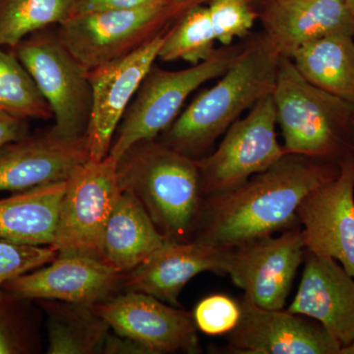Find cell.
I'll list each match as a JSON object with an SVG mask.
<instances>
[{"label":"cell","instance_id":"cell-1","mask_svg":"<svg viewBox=\"0 0 354 354\" xmlns=\"http://www.w3.org/2000/svg\"><path fill=\"white\" fill-rule=\"evenodd\" d=\"M339 164L286 153L239 187L205 198L194 239L234 249L299 225L300 205L339 174Z\"/></svg>","mask_w":354,"mask_h":354},{"label":"cell","instance_id":"cell-2","mask_svg":"<svg viewBox=\"0 0 354 354\" xmlns=\"http://www.w3.org/2000/svg\"><path fill=\"white\" fill-rule=\"evenodd\" d=\"M279 59L264 34L245 44L220 80L191 102L160 141L193 160L201 158L242 113L272 95Z\"/></svg>","mask_w":354,"mask_h":354},{"label":"cell","instance_id":"cell-3","mask_svg":"<svg viewBox=\"0 0 354 354\" xmlns=\"http://www.w3.org/2000/svg\"><path fill=\"white\" fill-rule=\"evenodd\" d=\"M116 172L120 190L139 200L165 239H194L205 199L196 160L142 140L118 158Z\"/></svg>","mask_w":354,"mask_h":354},{"label":"cell","instance_id":"cell-4","mask_svg":"<svg viewBox=\"0 0 354 354\" xmlns=\"http://www.w3.org/2000/svg\"><path fill=\"white\" fill-rule=\"evenodd\" d=\"M286 153L339 162L354 152V104L308 82L281 57L272 93Z\"/></svg>","mask_w":354,"mask_h":354},{"label":"cell","instance_id":"cell-5","mask_svg":"<svg viewBox=\"0 0 354 354\" xmlns=\"http://www.w3.org/2000/svg\"><path fill=\"white\" fill-rule=\"evenodd\" d=\"M244 46H225L201 64L177 71L153 64L125 111L109 155L118 160L133 144L157 139L176 120L188 97L203 84L223 75Z\"/></svg>","mask_w":354,"mask_h":354},{"label":"cell","instance_id":"cell-6","mask_svg":"<svg viewBox=\"0 0 354 354\" xmlns=\"http://www.w3.org/2000/svg\"><path fill=\"white\" fill-rule=\"evenodd\" d=\"M50 28V27H48ZM48 28L32 32L10 50L28 70L53 111L55 134L81 138L92 109L88 71Z\"/></svg>","mask_w":354,"mask_h":354},{"label":"cell","instance_id":"cell-7","mask_svg":"<svg viewBox=\"0 0 354 354\" xmlns=\"http://www.w3.org/2000/svg\"><path fill=\"white\" fill-rule=\"evenodd\" d=\"M116 164L111 155L102 160H88L67 179L51 245L58 255L101 260L104 230L121 193Z\"/></svg>","mask_w":354,"mask_h":354},{"label":"cell","instance_id":"cell-8","mask_svg":"<svg viewBox=\"0 0 354 354\" xmlns=\"http://www.w3.org/2000/svg\"><path fill=\"white\" fill-rule=\"evenodd\" d=\"M276 125V109L269 95L228 127L215 152L196 160L205 198L239 187L286 155Z\"/></svg>","mask_w":354,"mask_h":354},{"label":"cell","instance_id":"cell-9","mask_svg":"<svg viewBox=\"0 0 354 354\" xmlns=\"http://www.w3.org/2000/svg\"><path fill=\"white\" fill-rule=\"evenodd\" d=\"M169 4L73 15L57 28L65 48L90 71L125 57L162 34Z\"/></svg>","mask_w":354,"mask_h":354},{"label":"cell","instance_id":"cell-10","mask_svg":"<svg viewBox=\"0 0 354 354\" xmlns=\"http://www.w3.org/2000/svg\"><path fill=\"white\" fill-rule=\"evenodd\" d=\"M301 227L232 249L227 274L249 301L265 309H283L299 266L304 262Z\"/></svg>","mask_w":354,"mask_h":354},{"label":"cell","instance_id":"cell-11","mask_svg":"<svg viewBox=\"0 0 354 354\" xmlns=\"http://www.w3.org/2000/svg\"><path fill=\"white\" fill-rule=\"evenodd\" d=\"M165 34L125 57L88 71L92 109L85 137L91 160H102L109 155L125 111L158 59Z\"/></svg>","mask_w":354,"mask_h":354},{"label":"cell","instance_id":"cell-12","mask_svg":"<svg viewBox=\"0 0 354 354\" xmlns=\"http://www.w3.org/2000/svg\"><path fill=\"white\" fill-rule=\"evenodd\" d=\"M94 307L115 334L140 342L152 354L201 351L192 314L152 295L127 291Z\"/></svg>","mask_w":354,"mask_h":354},{"label":"cell","instance_id":"cell-13","mask_svg":"<svg viewBox=\"0 0 354 354\" xmlns=\"http://www.w3.org/2000/svg\"><path fill=\"white\" fill-rule=\"evenodd\" d=\"M297 216L305 249L337 261L354 278V152L335 178L305 198Z\"/></svg>","mask_w":354,"mask_h":354},{"label":"cell","instance_id":"cell-14","mask_svg":"<svg viewBox=\"0 0 354 354\" xmlns=\"http://www.w3.org/2000/svg\"><path fill=\"white\" fill-rule=\"evenodd\" d=\"M239 325L228 334L227 353L339 354L342 344L320 323L288 310L265 309L241 301Z\"/></svg>","mask_w":354,"mask_h":354},{"label":"cell","instance_id":"cell-15","mask_svg":"<svg viewBox=\"0 0 354 354\" xmlns=\"http://www.w3.org/2000/svg\"><path fill=\"white\" fill-rule=\"evenodd\" d=\"M124 274L95 258L58 255L43 269L6 281L2 288L25 300L95 305L118 295Z\"/></svg>","mask_w":354,"mask_h":354},{"label":"cell","instance_id":"cell-16","mask_svg":"<svg viewBox=\"0 0 354 354\" xmlns=\"http://www.w3.org/2000/svg\"><path fill=\"white\" fill-rule=\"evenodd\" d=\"M88 160L85 136L64 138L51 129L29 133L0 147V191L16 193L62 183Z\"/></svg>","mask_w":354,"mask_h":354},{"label":"cell","instance_id":"cell-17","mask_svg":"<svg viewBox=\"0 0 354 354\" xmlns=\"http://www.w3.org/2000/svg\"><path fill=\"white\" fill-rule=\"evenodd\" d=\"M232 250L196 239L186 242L165 239L144 262L125 272L123 288L179 307L181 291L195 276L205 272L227 274Z\"/></svg>","mask_w":354,"mask_h":354},{"label":"cell","instance_id":"cell-18","mask_svg":"<svg viewBox=\"0 0 354 354\" xmlns=\"http://www.w3.org/2000/svg\"><path fill=\"white\" fill-rule=\"evenodd\" d=\"M304 270L291 313L314 319L342 344L354 342V278L337 261L305 249Z\"/></svg>","mask_w":354,"mask_h":354},{"label":"cell","instance_id":"cell-19","mask_svg":"<svg viewBox=\"0 0 354 354\" xmlns=\"http://www.w3.org/2000/svg\"><path fill=\"white\" fill-rule=\"evenodd\" d=\"M265 38L281 57L335 32L354 35L346 0H269L260 15Z\"/></svg>","mask_w":354,"mask_h":354},{"label":"cell","instance_id":"cell-20","mask_svg":"<svg viewBox=\"0 0 354 354\" xmlns=\"http://www.w3.org/2000/svg\"><path fill=\"white\" fill-rule=\"evenodd\" d=\"M165 241V237L139 200L131 193L121 191L104 230L102 262L125 274L144 262Z\"/></svg>","mask_w":354,"mask_h":354},{"label":"cell","instance_id":"cell-21","mask_svg":"<svg viewBox=\"0 0 354 354\" xmlns=\"http://www.w3.org/2000/svg\"><path fill=\"white\" fill-rule=\"evenodd\" d=\"M65 189L66 180L0 200V239L25 245H53Z\"/></svg>","mask_w":354,"mask_h":354},{"label":"cell","instance_id":"cell-22","mask_svg":"<svg viewBox=\"0 0 354 354\" xmlns=\"http://www.w3.org/2000/svg\"><path fill=\"white\" fill-rule=\"evenodd\" d=\"M354 35L335 32L305 44L291 57L316 87L354 104Z\"/></svg>","mask_w":354,"mask_h":354},{"label":"cell","instance_id":"cell-23","mask_svg":"<svg viewBox=\"0 0 354 354\" xmlns=\"http://www.w3.org/2000/svg\"><path fill=\"white\" fill-rule=\"evenodd\" d=\"M48 314V354L102 353L111 327L94 305L41 300Z\"/></svg>","mask_w":354,"mask_h":354},{"label":"cell","instance_id":"cell-24","mask_svg":"<svg viewBox=\"0 0 354 354\" xmlns=\"http://www.w3.org/2000/svg\"><path fill=\"white\" fill-rule=\"evenodd\" d=\"M76 0H0V48L12 50L32 32L73 15Z\"/></svg>","mask_w":354,"mask_h":354},{"label":"cell","instance_id":"cell-25","mask_svg":"<svg viewBox=\"0 0 354 354\" xmlns=\"http://www.w3.org/2000/svg\"><path fill=\"white\" fill-rule=\"evenodd\" d=\"M0 111L22 120H50L53 111L12 51L0 48Z\"/></svg>","mask_w":354,"mask_h":354},{"label":"cell","instance_id":"cell-26","mask_svg":"<svg viewBox=\"0 0 354 354\" xmlns=\"http://www.w3.org/2000/svg\"><path fill=\"white\" fill-rule=\"evenodd\" d=\"M216 41L208 7L194 6L171 31L165 32L158 58L167 62L183 60L199 64L216 53Z\"/></svg>","mask_w":354,"mask_h":354},{"label":"cell","instance_id":"cell-27","mask_svg":"<svg viewBox=\"0 0 354 354\" xmlns=\"http://www.w3.org/2000/svg\"><path fill=\"white\" fill-rule=\"evenodd\" d=\"M25 301L0 288V354L36 351L34 332L23 304Z\"/></svg>","mask_w":354,"mask_h":354},{"label":"cell","instance_id":"cell-28","mask_svg":"<svg viewBox=\"0 0 354 354\" xmlns=\"http://www.w3.org/2000/svg\"><path fill=\"white\" fill-rule=\"evenodd\" d=\"M208 9L216 41L225 46L248 35L258 17L249 0H209Z\"/></svg>","mask_w":354,"mask_h":354},{"label":"cell","instance_id":"cell-29","mask_svg":"<svg viewBox=\"0 0 354 354\" xmlns=\"http://www.w3.org/2000/svg\"><path fill=\"white\" fill-rule=\"evenodd\" d=\"M57 256L53 246L25 245L0 239V288L16 277L53 262Z\"/></svg>","mask_w":354,"mask_h":354},{"label":"cell","instance_id":"cell-30","mask_svg":"<svg viewBox=\"0 0 354 354\" xmlns=\"http://www.w3.org/2000/svg\"><path fill=\"white\" fill-rule=\"evenodd\" d=\"M197 329L208 335H228L241 320V304L225 295L202 299L193 312Z\"/></svg>","mask_w":354,"mask_h":354},{"label":"cell","instance_id":"cell-31","mask_svg":"<svg viewBox=\"0 0 354 354\" xmlns=\"http://www.w3.org/2000/svg\"><path fill=\"white\" fill-rule=\"evenodd\" d=\"M169 3V0H76L73 15L102 10H115V9H134Z\"/></svg>","mask_w":354,"mask_h":354},{"label":"cell","instance_id":"cell-32","mask_svg":"<svg viewBox=\"0 0 354 354\" xmlns=\"http://www.w3.org/2000/svg\"><path fill=\"white\" fill-rule=\"evenodd\" d=\"M28 120L0 111V147L29 134Z\"/></svg>","mask_w":354,"mask_h":354},{"label":"cell","instance_id":"cell-33","mask_svg":"<svg viewBox=\"0 0 354 354\" xmlns=\"http://www.w3.org/2000/svg\"><path fill=\"white\" fill-rule=\"evenodd\" d=\"M152 354L150 349L140 342L130 339V337H122L109 333L104 342L102 354Z\"/></svg>","mask_w":354,"mask_h":354},{"label":"cell","instance_id":"cell-34","mask_svg":"<svg viewBox=\"0 0 354 354\" xmlns=\"http://www.w3.org/2000/svg\"><path fill=\"white\" fill-rule=\"evenodd\" d=\"M194 1L195 0H172L174 6H176V8H181V7L189 6V4Z\"/></svg>","mask_w":354,"mask_h":354},{"label":"cell","instance_id":"cell-35","mask_svg":"<svg viewBox=\"0 0 354 354\" xmlns=\"http://www.w3.org/2000/svg\"><path fill=\"white\" fill-rule=\"evenodd\" d=\"M339 354H354V342L348 346L342 348Z\"/></svg>","mask_w":354,"mask_h":354},{"label":"cell","instance_id":"cell-36","mask_svg":"<svg viewBox=\"0 0 354 354\" xmlns=\"http://www.w3.org/2000/svg\"><path fill=\"white\" fill-rule=\"evenodd\" d=\"M346 3H348L349 9H351V13L354 16V0H346Z\"/></svg>","mask_w":354,"mask_h":354},{"label":"cell","instance_id":"cell-37","mask_svg":"<svg viewBox=\"0 0 354 354\" xmlns=\"http://www.w3.org/2000/svg\"><path fill=\"white\" fill-rule=\"evenodd\" d=\"M353 133H354V120H353Z\"/></svg>","mask_w":354,"mask_h":354}]
</instances>
